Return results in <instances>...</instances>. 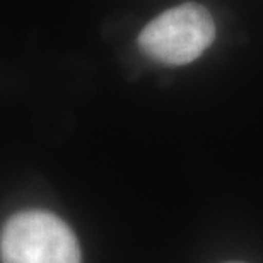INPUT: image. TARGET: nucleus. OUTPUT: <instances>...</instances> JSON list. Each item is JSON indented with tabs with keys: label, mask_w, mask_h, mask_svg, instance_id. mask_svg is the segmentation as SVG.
Wrapping results in <instances>:
<instances>
[{
	"label": "nucleus",
	"mask_w": 263,
	"mask_h": 263,
	"mask_svg": "<svg viewBox=\"0 0 263 263\" xmlns=\"http://www.w3.org/2000/svg\"><path fill=\"white\" fill-rule=\"evenodd\" d=\"M228 263H243V261H228Z\"/></svg>",
	"instance_id": "3"
},
{
	"label": "nucleus",
	"mask_w": 263,
	"mask_h": 263,
	"mask_svg": "<svg viewBox=\"0 0 263 263\" xmlns=\"http://www.w3.org/2000/svg\"><path fill=\"white\" fill-rule=\"evenodd\" d=\"M215 24L203 5L186 2L157 15L139 34L149 59L166 65H186L212 45Z\"/></svg>",
	"instance_id": "2"
},
{
	"label": "nucleus",
	"mask_w": 263,
	"mask_h": 263,
	"mask_svg": "<svg viewBox=\"0 0 263 263\" xmlns=\"http://www.w3.org/2000/svg\"><path fill=\"white\" fill-rule=\"evenodd\" d=\"M2 263H81L73 231L43 210L19 212L7 220L0 236Z\"/></svg>",
	"instance_id": "1"
}]
</instances>
